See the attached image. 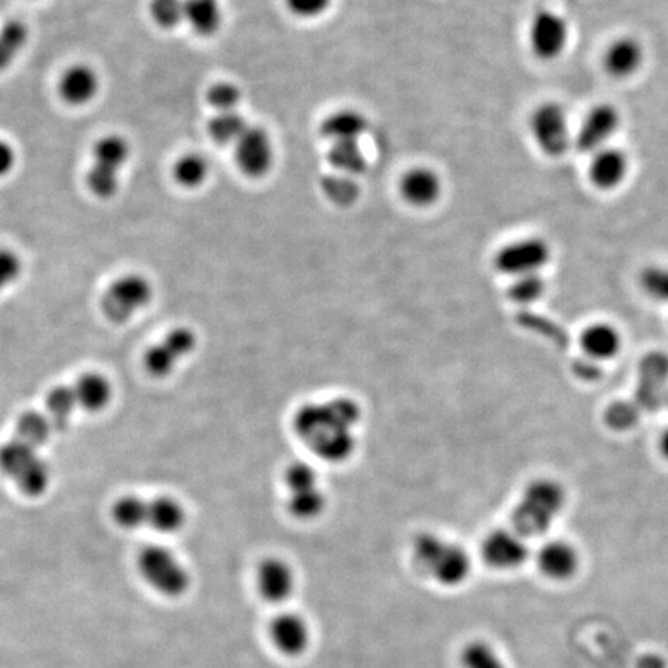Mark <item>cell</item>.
Returning <instances> with one entry per match:
<instances>
[{
  "instance_id": "cell-35",
  "label": "cell",
  "mask_w": 668,
  "mask_h": 668,
  "mask_svg": "<svg viewBox=\"0 0 668 668\" xmlns=\"http://www.w3.org/2000/svg\"><path fill=\"white\" fill-rule=\"evenodd\" d=\"M546 282L539 274L515 277L509 288V297L515 304L531 305L545 294Z\"/></svg>"
},
{
  "instance_id": "cell-30",
  "label": "cell",
  "mask_w": 668,
  "mask_h": 668,
  "mask_svg": "<svg viewBox=\"0 0 668 668\" xmlns=\"http://www.w3.org/2000/svg\"><path fill=\"white\" fill-rule=\"evenodd\" d=\"M28 28L24 22L10 21L0 28V72L13 64L27 47Z\"/></svg>"
},
{
  "instance_id": "cell-11",
  "label": "cell",
  "mask_w": 668,
  "mask_h": 668,
  "mask_svg": "<svg viewBox=\"0 0 668 668\" xmlns=\"http://www.w3.org/2000/svg\"><path fill=\"white\" fill-rule=\"evenodd\" d=\"M551 249L545 240H517L503 246L495 256V268L506 276L520 277L528 274H539L543 266L549 262Z\"/></svg>"
},
{
  "instance_id": "cell-5",
  "label": "cell",
  "mask_w": 668,
  "mask_h": 668,
  "mask_svg": "<svg viewBox=\"0 0 668 668\" xmlns=\"http://www.w3.org/2000/svg\"><path fill=\"white\" fill-rule=\"evenodd\" d=\"M0 472H4L28 497H39L50 486V467L38 450L11 440L0 446Z\"/></svg>"
},
{
  "instance_id": "cell-32",
  "label": "cell",
  "mask_w": 668,
  "mask_h": 668,
  "mask_svg": "<svg viewBox=\"0 0 668 668\" xmlns=\"http://www.w3.org/2000/svg\"><path fill=\"white\" fill-rule=\"evenodd\" d=\"M209 163L198 154L183 155L174 166V178L183 188L195 189L208 180Z\"/></svg>"
},
{
  "instance_id": "cell-34",
  "label": "cell",
  "mask_w": 668,
  "mask_h": 668,
  "mask_svg": "<svg viewBox=\"0 0 668 668\" xmlns=\"http://www.w3.org/2000/svg\"><path fill=\"white\" fill-rule=\"evenodd\" d=\"M461 662L464 668H506L497 651L486 642H469L464 647Z\"/></svg>"
},
{
  "instance_id": "cell-28",
  "label": "cell",
  "mask_w": 668,
  "mask_h": 668,
  "mask_svg": "<svg viewBox=\"0 0 668 668\" xmlns=\"http://www.w3.org/2000/svg\"><path fill=\"white\" fill-rule=\"evenodd\" d=\"M78 392L81 409L86 412L103 410L112 399V386L109 379L98 373H89L73 382Z\"/></svg>"
},
{
  "instance_id": "cell-16",
  "label": "cell",
  "mask_w": 668,
  "mask_h": 668,
  "mask_svg": "<svg viewBox=\"0 0 668 668\" xmlns=\"http://www.w3.org/2000/svg\"><path fill=\"white\" fill-rule=\"evenodd\" d=\"M481 556L495 570L509 571L528 560L529 549L519 532L497 529L483 540Z\"/></svg>"
},
{
  "instance_id": "cell-42",
  "label": "cell",
  "mask_w": 668,
  "mask_h": 668,
  "mask_svg": "<svg viewBox=\"0 0 668 668\" xmlns=\"http://www.w3.org/2000/svg\"><path fill=\"white\" fill-rule=\"evenodd\" d=\"M659 449H661L662 455L668 460V429L662 433L661 441H659Z\"/></svg>"
},
{
  "instance_id": "cell-7",
  "label": "cell",
  "mask_w": 668,
  "mask_h": 668,
  "mask_svg": "<svg viewBox=\"0 0 668 668\" xmlns=\"http://www.w3.org/2000/svg\"><path fill=\"white\" fill-rule=\"evenodd\" d=\"M138 570L150 587L166 597L183 596L191 587L186 566L164 546L149 545L141 549Z\"/></svg>"
},
{
  "instance_id": "cell-26",
  "label": "cell",
  "mask_w": 668,
  "mask_h": 668,
  "mask_svg": "<svg viewBox=\"0 0 668 668\" xmlns=\"http://www.w3.org/2000/svg\"><path fill=\"white\" fill-rule=\"evenodd\" d=\"M219 0H185V22L198 36L215 35L222 27Z\"/></svg>"
},
{
  "instance_id": "cell-19",
  "label": "cell",
  "mask_w": 668,
  "mask_h": 668,
  "mask_svg": "<svg viewBox=\"0 0 668 668\" xmlns=\"http://www.w3.org/2000/svg\"><path fill=\"white\" fill-rule=\"evenodd\" d=\"M270 636L277 650L283 655L299 656L310 645L311 631L304 617L294 613H282L271 622Z\"/></svg>"
},
{
  "instance_id": "cell-15",
  "label": "cell",
  "mask_w": 668,
  "mask_h": 668,
  "mask_svg": "<svg viewBox=\"0 0 668 668\" xmlns=\"http://www.w3.org/2000/svg\"><path fill=\"white\" fill-rule=\"evenodd\" d=\"M621 124V115L611 104H599L585 116L574 137V144L582 154L593 155L597 150L608 146Z\"/></svg>"
},
{
  "instance_id": "cell-40",
  "label": "cell",
  "mask_w": 668,
  "mask_h": 668,
  "mask_svg": "<svg viewBox=\"0 0 668 668\" xmlns=\"http://www.w3.org/2000/svg\"><path fill=\"white\" fill-rule=\"evenodd\" d=\"M331 0H287L288 8L299 18L313 19L330 7Z\"/></svg>"
},
{
  "instance_id": "cell-23",
  "label": "cell",
  "mask_w": 668,
  "mask_h": 668,
  "mask_svg": "<svg viewBox=\"0 0 668 668\" xmlns=\"http://www.w3.org/2000/svg\"><path fill=\"white\" fill-rule=\"evenodd\" d=\"M443 186L437 172L427 167H415L401 180V192L406 202L418 208H426L438 202Z\"/></svg>"
},
{
  "instance_id": "cell-18",
  "label": "cell",
  "mask_w": 668,
  "mask_h": 668,
  "mask_svg": "<svg viewBox=\"0 0 668 668\" xmlns=\"http://www.w3.org/2000/svg\"><path fill=\"white\" fill-rule=\"evenodd\" d=\"M628 174V158L621 149L604 147L591 155L588 178L600 191H613L622 185Z\"/></svg>"
},
{
  "instance_id": "cell-13",
  "label": "cell",
  "mask_w": 668,
  "mask_h": 668,
  "mask_svg": "<svg viewBox=\"0 0 668 668\" xmlns=\"http://www.w3.org/2000/svg\"><path fill=\"white\" fill-rule=\"evenodd\" d=\"M529 44L537 58L553 61L562 55L568 44V25L554 11L540 10L529 27Z\"/></svg>"
},
{
  "instance_id": "cell-21",
  "label": "cell",
  "mask_w": 668,
  "mask_h": 668,
  "mask_svg": "<svg viewBox=\"0 0 668 668\" xmlns=\"http://www.w3.org/2000/svg\"><path fill=\"white\" fill-rule=\"evenodd\" d=\"M644 61V50L638 39L624 36L608 45L604 55V69L611 78L624 79L638 72Z\"/></svg>"
},
{
  "instance_id": "cell-1",
  "label": "cell",
  "mask_w": 668,
  "mask_h": 668,
  "mask_svg": "<svg viewBox=\"0 0 668 668\" xmlns=\"http://www.w3.org/2000/svg\"><path fill=\"white\" fill-rule=\"evenodd\" d=\"M359 423L361 407L347 396L304 404L293 416L294 435L311 454L331 464L344 463L355 454Z\"/></svg>"
},
{
  "instance_id": "cell-4",
  "label": "cell",
  "mask_w": 668,
  "mask_h": 668,
  "mask_svg": "<svg viewBox=\"0 0 668 668\" xmlns=\"http://www.w3.org/2000/svg\"><path fill=\"white\" fill-rule=\"evenodd\" d=\"M565 491L557 481H532L523 492L522 501L515 508V532L520 536H540L565 506Z\"/></svg>"
},
{
  "instance_id": "cell-41",
  "label": "cell",
  "mask_w": 668,
  "mask_h": 668,
  "mask_svg": "<svg viewBox=\"0 0 668 668\" xmlns=\"http://www.w3.org/2000/svg\"><path fill=\"white\" fill-rule=\"evenodd\" d=\"M16 150L8 141L0 140V178L11 174L16 166Z\"/></svg>"
},
{
  "instance_id": "cell-6",
  "label": "cell",
  "mask_w": 668,
  "mask_h": 668,
  "mask_svg": "<svg viewBox=\"0 0 668 668\" xmlns=\"http://www.w3.org/2000/svg\"><path fill=\"white\" fill-rule=\"evenodd\" d=\"M130 158V146L121 135H106L93 147V164L87 188L95 197L109 200L120 189V172Z\"/></svg>"
},
{
  "instance_id": "cell-24",
  "label": "cell",
  "mask_w": 668,
  "mask_h": 668,
  "mask_svg": "<svg viewBox=\"0 0 668 668\" xmlns=\"http://www.w3.org/2000/svg\"><path fill=\"white\" fill-rule=\"evenodd\" d=\"M369 123L362 113L356 110H339L328 116L322 123V137L333 143H347V141H358L364 135Z\"/></svg>"
},
{
  "instance_id": "cell-36",
  "label": "cell",
  "mask_w": 668,
  "mask_h": 668,
  "mask_svg": "<svg viewBox=\"0 0 668 668\" xmlns=\"http://www.w3.org/2000/svg\"><path fill=\"white\" fill-rule=\"evenodd\" d=\"M209 106L219 112H234L242 101V92L231 82H219L208 90Z\"/></svg>"
},
{
  "instance_id": "cell-43",
  "label": "cell",
  "mask_w": 668,
  "mask_h": 668,
  "mask_svg": "<svg viewBox=\"0 0 668 668\" xmlns=\"http://www.w3.org/2000/svg\"><path fill=\"white\" fill-rule=\"evenodd\" d=\"M667 401H668V398H667Z\"/></svg>"
},
{
  "instance_id": "cell-9",
  "label": "cell",
  "mask_w": 668,
  "mask_h": 668,
  "mask_svg": "<svg viewBox=\"0 0 668 668\" xmlns=\"http://www.w3.org/2000/svg\"><path fill=\"white\" fill-rule=\"evenodd\" d=\"M154 296L152 283L141 274H127L110 285L101 308L104 316L115 324H124L133 314L150 304Z\"/></svg>"
},
{
  "instance_id": "cell-10",
  "label": "cell",
  "mask_w": 668,
  "mask_h": 668,
  "mask_svg": "<svg viewBox=\"0 0 668 668\" xmlns=\"http://www.w3.org/2000/svg\"><path fill=\"white\" fill-rule=\"evenodd\" d=\"M532 138L546 157H562L570 149V124L565 110L556 103L540 104L529 121Z\"/></svg>"
},
{
  "instance_id": "cell-2",
  "label": "cell",
  "mask_w": 668,
  "mask_h": 668,
  "mask_svg": "<svg viewBox=\"0 0 668 668\" xmlns=\"http://www.w3.org/2000/svg\"><path fill=\"white\" fill-rule=\"evenodd\" d=\"M412 559L421 573L444 587H457L471 574L466 549L433 532H423L413 540Z\"/></svg>"
},
{
  "instance_id": "cell-29",
  "label": "cell",
  "mask_w": 668,
  "mask_h": 668,
  "mask_svg": "<svg viewBox=\"0 0 668 668\" xmlns=\"http://www.w3.org/2000/svg\"><path fill=\"white\" fill-rule=\"evenodd\" d=\"M328 161L331 166L342 175H361L367 169V160L359 147L358 141L347 143H333L328 152Z\"/></svg>"
},
{
  "instance_id": "cell-27",
  "label": "cell",
  "mask_w": 668,
  "mask_h": 668,
  "mask_svg": "<svg viewBox=\"0 0 668 668\" xmlns=\"http://www.w3.org/2000/svg\"><path fill=\"white\" fill-rule=\"evenodd\" d=\"M58 432L55 424L48 418L47 413L25 412L16 424V435L14 440L21 441L25 446L38 450L39 447L47 443L52 433Z\"/></svg>"
},
{
  "instance_id": "cell-31",
  "label": "cell",
  "mask_w": 668,
  "mask_h": 668,
  "mask_svg": "<svg viewBox=\"0 0 668 668\" xmlns=\"http://www.w3.org/2000/svg\"><path fill=\"white\" fill-rule=\"evenodd\" d=\"M249 124L239 112H219L209 121L208 130L212 140L219 144H236L248 129Z\"/></svg>"
},
{
  "instance_id": "cell-8",
  "label": "cell",
  "mask_w": 668,
  "mask_h": 668,
  "mask_svg": "<svg viewBox=\"0 0 668 668\" xmlns=\"http://www.w3.org/2000/svg\"><path fill=\"white\" fill-rule=\"evenodd\" d=\"M287 508L297 520H314L324 514L327 495L316 469L307 463H293L283 475Z\"/></svg>"
},
{
  "instance_id": "cell-14",
  "label": "cell",
  "mask_w": 668,
  "mask_h": 668,
  "mask_svg": "<svg viewBox=\"0 0 668 668\" xmlns=\"http://www.w3.org/2000/svg\"><path fill=\"white\" fill-rule=\"evenodd\" d=\"M236 161L243 174L251 178L265 177L274 164V146L262 127L248 126L237 140Z\"/></svg>"
},
{
  "instance_id": "cell-39",
  "label": "cell",
  "mask_w": 668,
  "mask_h": 668,
  "mask_svg": "<svg viewBox=\"0 0 668 668\" xmlns=\"http://www.w3.org/2000/svg\"><path fill=\"white\" fill-rule=\"evenodd\" d=\"M22 259L13 249L0 248V293L21 277Z\"/></svg>"
},
{
  "instance_id": "cell-20",
  "label": "cell",
  "mask_w": 668,
  "mask_h": 668,
  "mask_svg": "<svg viewBox=\"0 0 668 668\" xmlns=\"http://www.w3.org/2000/svg\"><path fill=\"white\" fill-rule=\"evenodd\" d=\"M59 95L64 103L81 107L92 103L99 92V76L86 64L72 65L59 81Z\"/></svg>"
},
{
  "instance_id": "cell-3",
  "label": "cell",
  "mask_w": 668,
  "mask_h": 668,
  "mask_svg": "<svg viewBox=\"0 0 668 668\" xmlns=\"http://www.w3.org/2000/svg\"><path fill=\"white\" fill-rule=\"evenodd\" d=\"M112 517L121 528L150 526L164 534L180 531L186 523L185 508L172 497H158L154 500L140 497L120 498L113 505Z\"/></svg>"
},
{
  "instance_id": "cell-38",
  "label": "cell",
  "mask_w": 668,
  "mask_h": 668,
  "mask_svg": "<svg viewBox=\"0 0 668 668\" xmlns=\"http://www.w3.org/2000/svg\"><path fill=\"white\" fill-rule=\"evenodd\" d=\"M324 191L331 202L338 205H350L358 197L359 189L355 181L348 175H333L325 178Z\"/></svg>"
},
{
  "instance_id": "cell-12",
  "label": "cell",
  "mask_w": 668,
  "mask_h": 668,
  "mask_svg": "<svg viewBox=\"0 0 668 668\" xmlns=\"http://www.w3.org/2000/svg\"><path fill=\"white\" fill-rule=\"evenodd\" d=\"M197 348V334L186 327H178L166 334L144 355V367L154 378H166L183 359Z\"/></svg>"
},
{
  "instance_id": "cell-25",
  "label": "cell",
  "mask_w": 668,
  "mask_h": 668,
  "mask_svg": "<svg viewBox=\"0 0 668 668\" xmlns=\"http://www.w3.org/2000/svg\"><path fill=\"white\" fill-rule=\"evenodd\" d=\"M583 350L594 361L611 359L621 352V333L610 324H594L583 331L580 339Z\"/></svg>"
},
{
  "instance_id": "cell-37",
  "label": "cell",
  "mask_w": 668,
  "mask_h": 668,
  "mask_svg": "<svg viewBox=\"0 0 668 668\" xmlns=\"http://www.w3.org/2000/svg\"><path fill=\"white\" fill-rule=\"evenodd\" d=\"M641 287L650 299L656 302H668V268L650 266L642 271Z\"/></svg>"
},
{
  "instance_id": "cell-17",
  "label": "cell",
  "mask_w": 668,
  "mask_h": 668,
  "mask_svg": "<svg viewBox=\"0 0 668 668\" xmlns=\"http://www.w3.org/2000/svg\"><path fill=\"white\" fill-rule=\"evenodd\" d=\"M257 587L263 599L279 604L290 599L296 587V574L287 560L270 557L257 568Z\"/></svg>"
},
{
  "instance_id": "cell-22",
  "label": "cell",
  "mask_w": 668,
  "mask_h": 668,
  "mask_svg": "<svg viewBox=\"0 0 668 668\" xmlns=\"http://www.w3.org/2000/svg\"><path fill=\"white\" fill-rule=\"evenodd\" d=\"M579 562L574 546L562 540L546 543L537 554L540 571L553 580L571 579L579 570Z\"/></svg>"
},
{
  "instance_id": "cell-33",
  "label": "cell",
  "mask_w": 668,
  "mask_h": 668,
  "mask_svg": "<svg viewBox=\"0 0 668 668\" xmlns=\"http://www.w3.org/2000/svg\"><path fill=\"white\" fill-rule=\"evenodd\" d=\"M150 16L163 30H174L185 22V0H152Z\"/></svg>"
}]
</instances>
